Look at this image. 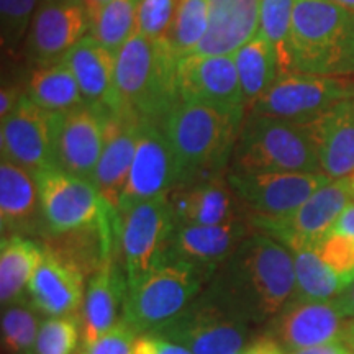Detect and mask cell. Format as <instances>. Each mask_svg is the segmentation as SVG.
Instances as JSON below:
<instances>
[{
    "label": "cell",
    "instance_id": "277c9868",
    "mask_svg": "<svg viewBox=\"0 0 354 354\" xmlns=\"http://www.w3.org/2000/svg\"><path fill=\"white\" fill-rule=\"evenodd\" d=\"M246 109H216L179 102L161 127L174 149L183 183L228 171Z\"/></svg>",
    "mask_w": 354,
    "mask_h": 354
},
{
    "label": "cell",
    "instance_id": "5b68a950",
    "mask_svg": "<svg viewBox=\"0 0 354 354\" xmlns=\"http://www.w3.org/2000/svg\"><path fill=\"white\" fill-rule=\"evenodd\" d=\"M230 171L322 172L315 133L310 123L248 113Z\"/></svg>",
    "mask_w": 354,
    "mask_h": 354
},
{
    "label": "cell",
    "instance_id": "b9f144b4",
    "mask_svg": "<svg viewBox=\"0 0 354 354\" xmlns=\"http://www.w3.org/2000/svg\"><path fill=\"white\" fill-rule=\"evenodd\" d=\"M328 234H342V236L354 238V201L336 218Z\"/></svg>",
    "mask_w": 354,
    "mask_h": 354
},
{
    "label": "cell",
    "instance_id": "7c38bea8",
    "mask_svg": "<svg viewBox=\"0 0 354 354\" xmlns=\"http://www.w3.org/2000/svg\"><path fill=\"white\" fill-rule=\"evenodd\" d=\"M250 328V322L214 302L202 290L183 315L156 335L183 344L194 354H234L245 348Z\"/></svg>",
    "mask_w": 354,
    "mask_h": 354
},
{
    "label": "cell",
    "instance_id": "3957f363",
    "mask_svg": "<svg viewBox=\"0 0 354 354\" xmlns=\"http://www.w3.org/2000/svg\"><path fill=\"white\" fill-rule=\"evenodd\" d=\"M289 74L354 76V12L331 0H295Z\"/></svg>",
    "mask_w": 354,
    "mask_h": 354
},
{
    "label": "cell",
    "instance_id": "f6af8a7d",
    "mask_svg": "<svg viewBox=\"0 0 354 354\" xmlns=\"http://www.w3.org/2000/svg\"><path fill=\"white\" fill-rule=\"evenodd\" d=\"M159 336L156 333H140L136 335L133 343V354H156Z\"/></svg>",
    "mask_w": 354,
    "mask_h": 354
},
{
    "label": "cell",
    "instance_id": "bcb514c9",
    "mask_svg": "<svg viewBox=\"0 0 354 354\" xmlns=\"http://www.w3.org/2000/svg\"><path fill=\"white\" fill-rule=\"evenodd\" d=\"M156 354H194V353L185 346H183V344L174 343V342H171V339L159 336L158 353Z\"/></svg>",
    "mask_w": 354,
    "mask_h": 354
},
{
    "label": "cell",
    "instance_id": "74e56055",
    "mask_svg": "<svg viewBox=\"0 0 354 354\" xmlns=\"http://www.w3.org/2000/svg\"><path fill=\"white\" fill-rule=\"evenodd\" d=\"M176 0H140L136 12V30L153 41H167Z\"/></svg>",
    "mask_w": 354,
    "mask_h": 354
},
{
    "label": "cell",
    "instance_id": "8fae6325",
    "mask_svg": "<svg viewBox=\"0 0 354 354\" xmlns=\"http://www.w3.org/2000/svg\"><path fill=\"white\" fill-rule=\"evenodd\" d=\"M228 184L248 216L281 218L295 212L330 183L323 172H227Z\"/></svg>",
    "mask_w": 354,
    "mask_h": 354
},
{
    "label": "cell",
    "instance_id": "7402d4cb",
    "mask_svg": "<svg viewBox=\"0 0 354 354\" xmlns=\"http://www.w3.org/2000/svg\"><path fill=\"white\" fill-rule=\"evenodd\" d=\"M140 127L138 118L107 115L104 151L92 176V184L117 214L135 156Z\"/></svg>",
    "mask_w": 354,
    "mask_h": 354
},
{
    "label": "cell",
    "instance_id": "484cf974",
    "mask_svg": "<svg viewBox=\"0 0 354 354\" xmlns=\"http://www.w3.org/2000/svg\"><path fill=\"white\" fill-rule=\"evenodd\" d=\"M73 71L84 102L105 112H113V82L117 55L109 51L91 35H86L63 57Z\"/></svg>",
    "mask_w": 354,
    "mask_h": 354
},
{
    "label": "cell",
    "instance_id": "836d02e7",
    "mask_svg": "<svg viewBox=\"0 0 354 354\" xmlns=\"http://www.w3.org/2000/svg\"><path fill=\"white\" fill-rule=\"evenodd\" d=\"M295 0H261L258 33L271 43L277 55L279 76L289 74V46L292 30V12Z\"/></svg>",
    "mask_w": 354,
    "mask_h": 354
},
{
    "label": "cell",
    "instance_id": "7dc6e473",
    "mask_svg": "<svg viewBox=\"0 0 354 354\" xmlns=\"http://www.w3.org/2000/svg\"><path fill=\"white\" fill-rule=\"evenodd\" d=\"M342 342L346 344V346L351 349V351H354V318H353L351 322L344 325Z\"/></svg>",
    "mask_w": 354,
    "mask_h": 354
},
{
    "label": "cell",
    "instance_id": "4316f807",
    "mask_svg": "<svg viewBox=\"0 0 354 354\" xmlns=\"http://www.w3.org/2000/svg\"><path fill=\"white\" fill-rule=\"evenodd\" d=\"M315 133L322 172L331 180L354 174V99L310 122Z\"/></svg>",
    "mask_w": 354,
    "mask_h": 354
},
{
    "label": "cell",
    "instance_id": "ee69618b",
    "mask_svg": "<svg viewBox=\"0 0 354 354\" xmlns=\"http://www.w3.org/2000/svg\"><path fill=\"white\" fill-rule=\"evenodd\" d=\"M287 354H351V351H349V348L343 342H333L318 344V346L294 349V351H289Z\"/></svg>",
    "mask_w": 354,
    "mask_h": 354
},
{
    "label": "cell",
    "instance_id": "83f0119b",
    "mask_svg": "<svg viewBox=\"0 0 354 354\" xmlns=\"http://www.w3.org/2000/svg\"><path fill=\"white\" fill-rule=\"evenodd\" d=\"M44 256V246L24 234L2 236L0 243V300L13 304L28 289Z\"/></svg>",
    "mask_w": 354,
    "mask_h": 354
},
{
    "label": "cell",
    "instance_id": "d6986e66",
    "mask_svg": "<svg viewBox=\"0 0 354 354\" xmlns=\"http://www.w3.org/2000/svg\"><path fill=\"white\" fill-rule=\"evenodd\" d=\"M254 230L248 216L212 227L176 225L167 250V259L187 263L212 279L216 268L228 259Z\"/></svg>",
    "mask_w": 354,
    "mask_h": 354
},
{
    "label": "cell",
    "instance_id": "30bf717a",
    "mask_svg": "<svg viewBox=\"0 0 354 354\" xmlns=\"http://www.w3.org/2000/svg\"><path fill=\"white\" fill-rule=\"evenodd\" d=\"M354 201L353 177L330 180L305 201L297 210L281 218L248 216L250 223L269 236L286 245L292 253L300 250H315L328 234L336 218Z\"/></svg>",
    "mask_w": 354,
    "mask_h": 354
},
{
    "label": "cell",
    "instance_id": "60d3db41",
    "mask_svg": "<svg viewBox=\"0 0 354 354\" xmlns=\"http://www.w3.org/2000/svg\"><path fill=\"white\" fill-rule=\"evenodd\" d=\"M24 95L25 94H21L19 86H13V84L2 86V92H0V120H3L7 115L12 113V110L19 105Z\"/></svg>",
    "mask_w": 354,
    "mask_h": 354
},
{
    "label": "cell",
    "instance_id": "e575fe53",
    "mask_svg": "<svg viewBox=\"0 0 354 354\" xmlns=\"http://www.w3.org/2000/svg\"><path fill=\"white\" fill-rule=\"evenodd\" d=\"M41 322L28 305L8 304L2 313V342L12 354H33Z\"/></svg>",
    "mask_w": 354,
    "mask_h": 354
},
{
    "label": "cell",
    "instance_id": "6da1fadb",
    "mask_svg": "<svg viewBox=\"0 0 354 354\" xmlns=\"http://www.w3.org/2000/svg\"><path fill=\"white\" fill-rule=\"evenodd\" d=\"M203 294L251 325L263 323L294 297L292 251L276 238L254 230L216 268Z\"/></svg>",
    "mask_w": 354,
    "mask_h": 354
},
{
    "label": "cell",
    "instance_id": "f35d334b",
    "mask_svg": "<svg viewBox=\"0 0 354 354\" xmlns=\"http://www.w3.org/2000/svg\"><path fill=\"white\" fill-rule=\"evenodd\" d=\"M315 253L348 286L354 282V238L326 234L317 245Z\"/></svg>",
    "mask_w": 354,
    "mask_h": 354
},
{
    "label": "cell",
    "instance_id": "5bb4252c",
    "mask_svg": "<svg viewBox=\"0 0 354 354\" xmlns=\"http://www.w3.org/2000/svg\"><path fill=\"white\" fill-rule=\"evenodd\" d=\"M57 113L46 112L21 97L0 127L2 158L15 162L32 174L55 167V138Z\"/></svg>",
    "mask_w": 354,
    "mask_h": 354
},
{
    "label": "cell",
    "instance_id": "4fadbf2b",
    "mask_svg": "<svg viewBox=\"0 0 354 354\" xmlns=\"http://www.w3.org/2000/svg\"><path fill=\"white\" fill-rule=\"evenodd\" d=\"M180 183L183 167L162 127L156 122L141 120L131 169L118 205V216L141 202L167 196Z\"/></svg>",
    "mask_w": 354,
    "mask_h": 354
},
{
    "label": "cell",
    "instance_id": "816d5d0a",
    "mask_svg": "<svg viewBox=\"0 0 354 354\" xmlns=\"http://www.w3.org/2000/svg\"><path fill=\"white\" fill-rule=\"evenodd\" d=\"M351 177H353V184H354V174H353V176H351Z\"/></svg>",
    "mask_w": 354,
    "mask_h": 354
},
{
    "label": "cell",
    "instance_id": "8992f818",
    "mask_svg": "<svg viewBox=\"0 0 354 354\" xmlns=\"http://www.w3.org/2000/svg\"><path fill=\"white\" fill-rule=\"evenodd\" d=\"M207 274L177 259H166L138 284L130 287L123 304V320L136 333H159L183 315L202 294Z\"/></svg>",
    "mask_w": 354,
    "mask_h": 354
},
{
    "label": "cell",
    "instance_id": "f907efd6",
    "mask_svg": "<svg viewBox=\"0 0 354 354\" xmlns=\"http://www.w3.org/2000/svg\"><path fill=\"white\" fill-rule=\"evenodd\" d=\"M234 354H246V349H241V351H238V353H234Z\"/></svg>",
    "mask_w": 354,
    "mask_h": 354
},
{
    "label": "cell",
    "instance_id": "f546056e",
    "mask_svg": "<svg viewBox=\"0 0 354 354\" xmlns=\"http://www.w3.org/2000/svg\"><path fill=\"white\" fill-rule=\"evenodd\" d=\"M26 95L51 113H64L86 104L73 71L63 59L37 66L26 86Z\"/></svg>",
    "mask_w": 354,
    "mask_h": 354
},
{
    "label": "cell",
    "instance_id": "1f68e13d",
    "mask_svg": "<svg viewBox=\"0 0 354 354\" xmlns=\"http://www.w3.org/2000/svg\"><path fill=\"white\" fill-rule=\"evenodd\" d=\"M140 0H110L91 13L88 35L118 55L136 30V12Z\"/></svg>",
    "mask_w": 354,
    "mask_h": 354
},
{
    "label": "cell",
    "instance_id": "d590c367",
    "mask_svg": "<svg viewBox=\"0 0 354 354\" xmlns=\"http://www.w3.org/2000/svg\"><path fill=\"white\" fill-rule=\"evenodd\" d=\"M39 0H0L2 50L13 53L25 43Z\"/></svg>",
    "mask_w": 354,
    "mask_h": 354
},
{
    "label": "cell",
    "instance_id": "ac0fdd59",
    "mask_svg": "<svg viewBox=\"0 0 354 354\" xmlns=\"http://www.w3.org/2000/svg\"><path fill=\"white\" fill-rule=\"evenodd\" d=\"M177 81L180 102L216 109H246L233 55L180 57Z\"/></svg>",
    "mask_w": 354,
    "mask_h": 354
},
{
    "label": "cell",
    "instance_id": "44dd1931",
    "mask_svg": "<svg viewBox=\"0 0 354 354\" xmlns=\"http://www.w3.org/2000/svg\"><path fill=\"white\" fill-rule=\"evenodd\" d=\"M37 310L48 317L74 315L84 304V272L76 263L50 246L28 284Z\"/></svg>",
    "mask_w": 354,
    "mask_h": 354
},
{
    "label": "cell",
    "instance_id": "d4e9b609",
    "mask_svg": "<svg viewBox=\"0 0 354 354\" xmlns=\"http://www.w3.org/2000/svg\"><path fill=\"white\" fill-rule=\"evenodd\" d=\"M128 292L127 276L120 271L117 261L109 258L88 281L82 305V338L84 344L117 325L120 305L125 304Z\"/></svg>",
    "mask_w": 354,
    "mask_h": 354
},
{
    "label": "cell",
    "instance_id": "9a60e30c",
    "mask_svg": "<svg viewBox=\"0 0 354 354\" xmlns=\"http://www.w3.org/2000/svg\"><path fill=\"white\" fill-rule=\"evenodd\" d=\"M91 15L84 0H39L25 55L37 66L61 61L88 35Z\"/></svg>",
    "mask_w": 354,
    "mask_h": 354
},
{
    "label": "cell",
    "instance_id": "d6a6232c",
    "mask_svg": "<svg viewBox=\"0 0 354 354\" xmlns=\"http://www.w3.org/2000/svg\"><path fill=\"white\" fill-rule=\"evenodd\" d=\"M209 25V0H176L167 43L179 57L192 55Z\"/></svg>",
    "mask_w": 354,
    "mask_h": 354
},
{
    "label": "cell",
    "instance_id": "cb8c5ba5",
    "mask_svg": "<svg viewBox=\"0 0 354 354\" xmlns=\"http://www.w3.org/2000/svg\"><path fill=\"white\" fill-rule=\"evenodd\" d=\"M0 221L2 236H26L43 225L37 177L6 158L0 161Z\"/></svg>",
    "mask_w": 354,
    "mask_h": 354
},
{
    "label": "cell",
    "instance_id": "e0dca14e",
    "mask_svg": "<svg viewBox=\"0 0 354 354\" xmlns=\"http://www.w3.org/2000/svg\"><path fill=\"white\" fill-rule=\"evenodd\" d=\"M176 225L212 227L248 216L227 174H207L184 180L167 194Z\"/></svg>",
    "mask_w": 354,
    "mask_h": 354
},
{
    "label": "cell",
    "instance_id": "ba28073f",
    "mask_svg": "<svg viewBox=\"0 0 354 354\" xmlns=\"http://www.w3.org/2000/svg\"><path fill=\"white\" fill-rule=\"evenodd\" d=\"M349 99H354V76L290 73L279 76L250 113L310 123Z\"/></svg>",
    "mask_w": 354,
    "mask_h": 354
},
{
    "label": "cell",
    "instance_id": "681fc988",
    "mask_svg": "<svg viewBox=\"0 0 354 354\" xmlns=\"http://www.w3.org/2000/svg\"><path fill=\"white\" fill-rule=\"evenodd\" d=\"M331 2L338 3V6H342L344 8H348V10L354 12V0H331Z\"/></svg>",
    "mask_w": 354,
    "mask_h": 354
},
{
    "label": "cell",
    "instance_id": "52a82bcc",
    "mask_svg": "<svg viewBox=\"0 0 354 354\" xmlns=\"http://www.w3.org/2000/svg\"><path fill=\"white\" fill-rule=\"evenodd\" d=\"M41 201L43 225L53 236L94 227L118 215L91 180L48 167L35 174Z\"/></svg>",
    "mask_w": 354,
    "mask_h": 354
},
{
    "label": "cell",
    "instance_id": "f1b7e54d",
    "mask_svg": "<svg viewBox=\"0 0 354 354\" xmlns=\"http://www.w3.org/2000/svg\"><path fill=\"white\" fill-rule=\"evenodd\" d=\"M238 77L248 112L274 86L279 77L277 55L271 43L261 33H256L250 41L234 53Z\"/></svg>",
    "mask_w": 354,
    "mask_h": 354
},
{
    "label": "cell",
    "instance_id": "ab89813d",
    "mask_svg": "<svg viewBox=\"0 0 354 354\" xmlns=\"http://www.w3.org/2000/svg\"><path fill=\"white\" fill-rule=\"evenodd\" d=\"M136 335L138 333L122 318L117 325L100 335L94 342L84 344L82 354H133V343H135Z\"/></svg>",
    "mask_w": 354,
    "mask_h": 354
},
{
    "label": "cell",
    "instance_id": "9c48e42d",
    "mask_svg": "<svg viewBox=\"0 0 354 354\" xmlns=\"http://www.w3.org/2000/svg\"><path fill=\"white\" fill-rule=\"evenodd\" d=\"M118 238L128 289L167 259L176 220L167 196L131 207L118 216Z\"/></svg>",
    "mask_w": 354,
    "mask_h": 354
},
{
    "label": "cell",
    "instance_id": "ffe728a7",
    "mask_svg": "<svg viewBox=\"0 0 354 354\" xmlns=\"http://www.w3.org/2000/svg\"><path fill=\"white\" fill-rule=\"evenodd\" d=\"M343 331V317L339 315L331 300L308 302V300L292 297L277 313L271 336L289 351H294V349L342 342Z\"/></svg>",
    "mask_w": 354,
    "mask_h": 354
},
{
    "label": "cell",
    "instance_id": "7bdbcfd3",
    "mask_svg": "<svg viewBox=\"0 0 354 354\" xmlns=\"http://www.w3.org/2000/svg\"><path fill=\"white\" fill-rule=\"evenodd\" d=\"M331 304L335 305V308L343 318H354V282H351L342 294L331 299Z\"/></svg>",
    "mask_w": 354,
    "mask_h": 354
},
{
    "label": "cell",
    "instance_id": "c3c4849f",
    "mask_svg": "<svg viewBox=\"0 0 354 354\" xmlns=\"http://www.w3.org/2000/svg\"><path fill=\"white\" fill-rule=\"evenodd\" d=\"M84 2H86L88 15H91V13H94L97 8H100L102 6H105V3L110 2V0H84Z\"/></svg>",
    "mask_w": 354,
    "mask_h": 354
},
{
    "label": "cell",
    "instance_id": "2e32d148",
    "mask_svg": "<svg viewBox=\"0 0 354 354\" xmlns=\"http://www.w3.org/2000/svg\"><path fill=\"white\" fill-rule=\"evenodd\" d=\"M107 115L105 110L87 104L57 113L56 167L92 183L97 162L104 151Z\"/></svg>",
    "mask_w": 354,
    "mask_h": 354
},
{
    "label": "cell",
    "instance_id": "603a6c76",
    "mask_svg": "<svg viewBox=\"0 0 354 354\" xmlns=\"http://www.w3.org/2000/svg\"><path fill=\"white\" fill-rule=\"evenodd\" d=\"M261 0H209V25L192 55H234L259 30Z\"/></svg>",
    "mask_w": 354,
    "mask_h": 354
},
{
    "label": "cell",
    "instance_id": "4dcf8cb0",
    "mask_svg": "<svg viewBox=\"0 0 354 354\" xmlns=\"http://www.w3.org/2000/svg\"><path fill=\"white\" fill-rule=\"evenodd\" d=\"M295 294L294 299L308 302H326L342 294L348 284L323 263L315 250L294 253Z\"/></svg>",
    "mask_w": 354,
    "mask_h": 354
},
{
    "label": "cell",
    "instance_id": "7a4b0ae2",
    "mask_svg": "<svg viewBox=\"0 0 354 354\" xmlns=\"http://www.w3.org/2000/svg\"><path fill=\"white\" fill-rule=\"evenodd\" d=\"M179 59L169 43L153 41L135 30L117 55L112 115L161 125L180 102Z\"/></svg>",
    "mask_w": 354,
    "mask_h": 354
},
{
    "label": "cell",
    "instance_id": "8d00e7d4",
    "mask_svg": "<svg viewBox=\"0 0 354 354\" xmlns=\"http://www.w3.org/2000/svg\"><path fill=\"white\" fill-rule=\"evenodd\" d=\"M79 342V323L73 315L41 322L33 354H73Z\"/></svg>",
    "mask_w": 354,
    "mask_h": 354
}]
</instances>
